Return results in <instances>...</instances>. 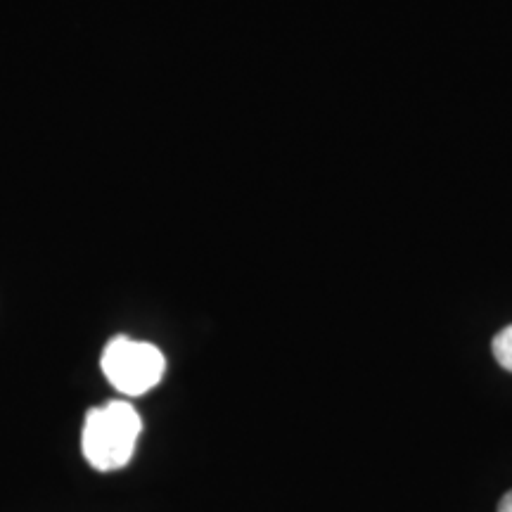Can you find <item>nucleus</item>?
Returning a JSON list of instances; mask_svg holds the SVG:
<instances>
[{"label":"nucleus","mask_w":512,"mask_h":512,"mask_svg":"<svg viewBox=\"0 0 512 512\" xmlns=\"http://www.w3.org/2000/svg\"><path fill=\"white\" fill-rule=\"evenodd\" d=\"M498 512H512V491H508L498 503Z\"/></svg>","instance_id":"obj_4"},{"label":"nucleus","mask_w":512,"mask_h":512,"mask_svg":"<svg viewBox=\"0 0 512 512\" xmlns=\"http://www.w3.org/2000/svg\"><path fill=\"white\" fill-rule=\"evenodd\" d=\"M491 349H494L496 361L501 363L508 373H512V325L498 332L494 342H491Z\"/></svg>","instance_id":"obj_3"},{"label":"nucleus","mask_w":512,"mask_h":512,"mask_svg":"<svg viewBox=\"0 0 512 512\" xmlns=\"http://www.w3.org/2000/svg\"><path fill=\"white\" fill-rule=\"evenodd\" d=\"M164 354L155 344L133 342L128 337H117L107 344L102 354V373L126 396H140L150 392L164 375Z\"/></svg>","instance_id":"obj_2"},{"label":"nucleus","mask_w":512,"mask_h":512,"mask_svg":"<svg viewBox=\"0 0 512 512\" xmlns=\"http://www.w3.org/2000/svg\"><path fill=\"white\" fill-rule=\"evenodd\" d=\"M140 430L143 422L131 403L112 401L102 408H91L83 427V456L100 472L119 470L133 458Z\"/></svg>","instance_id":"obj_1"}]
</instances>
